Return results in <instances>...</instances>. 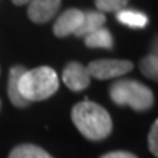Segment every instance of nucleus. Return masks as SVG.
<instances>
[{"mask_svg": "<svg viewBox=\"0 0 158 158\" xmlns=\"http://www.w3.org/2000/svg\"><path fill=\"white\" fill-rule=\"evenodd\" d=\"M72 122L89 141H102L113 130V122L107 110L88 100L78 102L72 108Z\"/></svg>", "mask_w": 158, "mask_h": 158, "instance_id": "obj_1", "label": "nucleus"}, {"mask_svg": "<svg viewBox=\"0 0 158 158\" xmlns=\"http://www.w3.org/2000/svg\"><path fill=\"white\" fill-rule=\"evenodd\" d=\"M19 94L28 102L50 98L59 89V76L48 66L25 70L18 81Z\"/></svg>", "mask_w": 158, "mask_h": 158, "instance_id": "obj_2", "label": "nucleus"}, {"mask_svg": "<svg viewBox=\"0 0 158 158\" xmlns=\"http://www.w3.org/2000/svg\"><path fill=\"white\" fill-rule=\"evenodd\" d=\"M110 97L117 106H129L135 111H147L154 104L152 91L133 79H120L114 82L110 86Z\"/></svg>", "mask_w": 158, "mask_h": 158, "instance_id": "obj_3", "label": "nucleus"}, {"mask_svg": "<svg viewBox=\"0 0 158 158\" xmlns=\"http://www.w3.org/2000/svg\"><path fill=\"white\" fill-rule=\"evenodd\" d=\"M133 69V63L130 60H122V59H100L94 60L86 66V70L91 78L106 81L123 76Z\"/></svg>", "mask_w": 158, "mask_h": 158, "instance_id": "obj_4", "label": "nucleus"}, {"mask_svg": "<svg viewBox=\"0 0 158 158\" xmlns=\"http://www.w3.org/2000/svg\"><path fill=\"white\" fill-rule=\"evenodd\" d=\"M62 79L69 89L75 91V92H79V91L88 88L91 82V76L86 68L78 62H70L64 66Z\"/></svg>", "mask_w": 158, "mask_h": 158, "instance_id": "obj_5", "label": "nucleus"}, {"mask_svg": "<svg viewBox=\"0 0 158 158\" xmlns=\"http://www.w3.org/2000/svg\"><path fill=\"white\" fill-rule=\"evenodd\" d=\"M84 19V12L79 9H68L64 10L59 16V19L56 21L54 27H53V32L59 38H64L68 35L73 34L78 31V28L82 23Z\"/></svg>", "mask_w": 158, "mask_h": 158, "instance_id": "obj_6", "label": "nucleus"}, {"mask_svg": "<svg viewBox=\"0 0 158 158\" xmlns=\"http://www.w3.org/2000/svg\"><path fill=\"white\" fill-rule=\"evenodd\" d=\"M62 0H31L28 16L35 23H45L54 16L60 7Z\"/></svg>", "mask_w": 158, "mask_h": 158, "instance_id": "obj_7", "label": "nucleus"}, {"mask_svg": "<svg viewBox=\"0 0 158 158\" xmlns=\"http://www.w3.org/2000/svg\"><path fill=\"white\" fill-rule=\"evenodd\" d=\"M27 69L21 66V64H16L10 68L9 70V79H7V95H9V100L10 102L18 108H23L28 107L29 102L23 98L21 94H19V89H18V81L21 78V75L25 72Z\"/></svg>", "mask_w": 158, "mask_h": 158, "instance_id": "obj_8", "label": "nucleus"}, {"mask_svg": "<svg viewBox=\"0 0 158 158\" xmlns=\"http://www.w3.org/2000/svg\"><path fill=\"white\" fill-rule=\"evenodd\" d=\"M85 45L89 47V48H113V35L108 31L106 27H101V28L92 31L91 34L85 35L84 37Z\"/></svg>", "mask_w": 158, "mask_h": 158, "instance_id": "obj_9", "label": "nucleus"}, {"mask_svg": "<svg viewBox=\"0 0 158 158\" xmlns=\"http://www.w3.org/2000/svg\"><path fill=\"white\" fill-rule=\"evenodd\" d=\"M106 15L102 12H84V19L82 23L75 32L76 37H85V35L91 34L92 31L101 28L106 25Z\"/></svg>", "mask_w": 158, "mask_h": 158, "instance_id": "obj_10", "label": "nucleus"}, {"mask_svg": "<svg viewBox=\"0 0 158 158\" xmlns=\"http://www.w3.org/2000/svg\"><path fill=\"white\" fill-rule=\"evenodd\" d=\"M116 18L120 23H123L129 28L142 29L148 25V16L143 12L135 10V9H123L116 13Z\"/></svg>", "mask_w": 158, "mask_h": 158, "instance_id": "obj_11", "label": "nucleus"}, {"mask_svg": "<svg viewBox=\"0 0 158 158\" xmlns=\"http://www.w3.org/2000/svg\"><path fill=\"white\" fill-rule=\"evenodd\" d=\"M7 158H53L45 149L34 143H22L10 151Z\"/></svg>", "mask_w": 158, "mask_h": 158, "instance_id": "obj_12", "label": "nucleus"}, {"mask_svg": "<svg viewBox=\"0 0 158 158\" xmlns=\"http://www.w3.org/2000/svg\"><path fill=\"white\" fill-rule=\"evenodd\" d=\"M139 69L143 76L152 79V81H157L158 79V57L157 53H151L145 56L139 63Z\"/></svg>", "mask_w": 158, "mask_h": 158, "instance_id": "obj_13", "label": "nucleus"}, {"mask_svg": "<svg viewBox=\"0 0 158 158\" xmlns=\"http://www.w3.org/2000/svg\"><path fill=\"white\" fill-rule=\"evenodd\" d=\"M129 0H95V6L98 12H120L126 9Z\"/></svg>", "mask_w": 158, "mask_h": 158, "instance_id": "obj_14", "label": "nucleus"}, {"mask_svg": "<svg viewBox=\"0 0 158 158\" xmlns=\"http://www.w3.org/2000/svg\"><path fill=\"white\" fill-rule=\"evenodd\" d=\"M148 148L149 152L155 155H158V120H155L151 126V130L148 133Z\"/></svg>", "mask_w": 158, "mask_h": 158, "instance_id": "obj_15", "label": "nucleus"}, {"mask_svg": "<svg viewBox=\"0 0 158 158\" xmlns=\"http://www.w3.org/2000/svg\"><path fill=\"white\" fill-rule=\"evenodd\" d=\"M100 158H138V157L135 154L127 152V151H113V152L104 154Z\"/></svg>", "mask_w": 158, "mask_h": 158, "instance_id": "obj_16", "label": "nucleus"}, {"mask_svg": "<svg viewBox=\"0 0 158 158\" xmlns=\"http://www.w3.org/2000/svg\"><path fill=\"white\" fill-rule=\"evenodd\" d=\"M12 2H13V3H15L16 6H22V5H27V3H29L31 0H12Z\"/></svg>", "mask_w": 158, "mask_h": 158, "instance_id": "obj_17", "label": "nucleus"}, {"mask_svg": "<svg viewBox=\"0 0 158 158\" xmlns=\"http://www.w3.org/2000/svg\"><path fill=\"white\" fill-rule=\"evenodd\" d=\"M0 108H2V101H0Z\"/></svg>", "mask_w": 158, "mask_h": 158, "instance_id": "obj_18", "label": "nucleus"}]
</instances>
